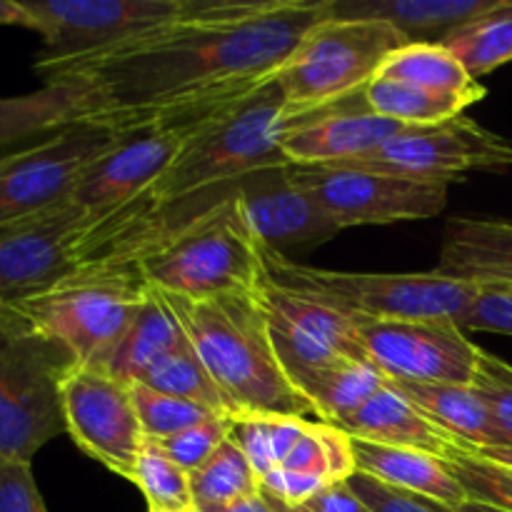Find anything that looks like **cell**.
Listing matches in <instances>:
<instances>
[{
	"instance_id": "4fadbf2b",
	"label": "cell",
	"mask_w": 512,
	"mask_h": 512,
	"mask_svg": "<svg viewBox=\"0 0 512 512\" xmlns=\"http://www.w3.org/2000/svg\"><path fill=\"white\" fill-rule=\"evenodd\" d=\"M360 343L395 383L470 385L480 348L455 320H363Z\"/></svg>"
},
{
	"instance_id": "74e56055",
	"label": "cell",
	"mask_w": 512,
	"mask_h": 512,
	"mask_svg": "<svg viewBox=\"0 0 512 512\" xmlns=\"http://www.w3.org/2000/svg\"><path fill=\"white\" fill-rule=\"evenodd\" d=\"M470 385L488 405L495 428L503 438V448H512V365L480 348Z\"/></svg>"
},
{
	"instance_id": "7dc6e473",
	"label": "cell",
	"mask_w": 512,
	"mask_h": 512,
	"mask_svg": "<svg viewBox=\"0 0 512 512\" xmlns=\"http://www.w3.org/2000/svg\"><path fill=\"white\" fill-rule=\"evenodd\" d=\"M478 455H483V458L495 460V463L508 465V468H512V448H488V450H478Z\"/></svg>"
},
{
	"instance_id": "8d00e7d4",
	"label": "cell",
	"mask_w": 512,
	"mask_h": 512,
	"mask_svg": "<svg viewBox=\"0 0 512 512\" xmlns=\"http://www.w3.org/2000/svg\"><path fill=\"white\" fill-rule=\"evenodd\" d=\"M230 428H233L230 415H213V418L203 420V423L193 425V428L183 430V433L170 435L165 440H155V443L163 448V453L175 465H180L190 475L213 458L215 450L230 438Z\"/></svg>"
},
{
	"instance_id": "d4e9b609",
	"label": "cell",
	"mask_w": 512,
	"mask_h": 512,
	"mask_svg": "<svg viewBox=\"0 0 512 512\" xmlns=\"http://www.w3.org/2000/svg\"><path fill=\"white\" fill-rule=\"evenodd\" d=\"M185 340H188V335L180 328L170 305L165 303L163 293L148 285V293H145L138 315L125 330L120 343L113 348V353L108 355L103 373L130 388V385L140 383V378L148 373L155 360L163 358L165 353L178 348Z\"/></svg>"
},
{
	"instance_id": "ee69618b",
	"label": "cell",
	"mask_w": 512,
	"mask_h": 512,
	"mask_svg": "<svg viewBox=\"0 0 512 512\" xmlns=\"http://www.w3.org/2000/svg\"><path fill=\"white\" fill-rule=\"evenodd\" d=\"M0 25H18V28L35 30L33 15L28 13L25 3H18V0H0Z\"/></svg>"
},
{
	"instance_id": "4316f807",
	"label": "cell",
	"mask_w": 512,
	"mask_h": 512,
	"mask_svg": "<svg viewBox=\"0 0 512 512\" xmlns=\"http://www.w3.org/2000/svg\"><path fill=\"white\" fill-rule=\"evenodd\" d=\"M388 383V375L370 360H343L305 375L295 390L308 400L320 423L338 428Z\"/></svg>"
},
{
	"instance_id": "83f0119b",
	"label": "cell",
	"mask_w": 512,
	"mask_h": 512,
	"mask_svg": "<svg viewBox=\"0 0 512 512\" xmlns=\"http://www.w3.org/2000/svg\"><path fill=\"white\" fill-rule=\"evenodd\" d=\"M378 78L398 80V83L433 90V93L455 95V98L470 100V103H478L488 93L485 85L470 78L458 58L440 43L403 45L385 60Z\"/></svg>"
},
{
	"instance_id": "5bb4252c",
	"label": "cell",
	"mask_w": 512,
	"mask_h": 512,
	"mask_svg": "<svg viewBox=\"0 0 512 512\" xmlns=\"http://www.w3.org/2000/svg\"><path fill=\"white\" fill-rule=\"evenodd\" d=\"M258 303L280 368L293 388L315 370L343 360H368L358 323L340 310L278 288L265 278L258 285Z\"/></svg>"
},
{
	"instance_id": "e575fe53",
	"label": "cell",
	"mask_w": 512,
	"mask_h": 512,
	"mask_svg": "<svg viewBox=\"0 0 512 512\" xmlns=\"http://www.w3.org/2000/svg\"><path fill=\"white\" fill-rule=\"evenodd\" d=\"M128 393L130 400H133L140 428H143V435L148 440H165L170 435H178L183 430L193 428V425L203 423V420L213 418V415H225L215 413L205 405L190 403V400L158 393V390L148 388L143 383L130 385Z\"/></svg>"
},
{
	"instance_id": "c3c4849f",
	"label": "cell",
	"mask_w": 512,
	"mask_h": 512,
	"mask_svg": "<svg viewBox=\"0 0 512 512\" xmlns=\"http://www.w3.org/2000/svg\"><path fill=\"white\" fill-rule=\"evenodd\" d=\"M263 495H265V493H263ZM265 498L270 500V505H273L275 512H295L293 508H288V505H283V503H278V500H275V498H270V495H265Z\"/></svg>"
},
{
	"instance_id": "7402d4cb",
	"label": "cell",
	"mask_w": 512,
	"mask_h": 512,
	"mask_svg": "<svg viewBox=\"0 0 512 512\" xmlns=\"http://www.w3.org/2000/svg\"><path fill=\"white\" fill-rule=\"evenodd\" d=\"M503 0H330L340 20H385L410 43H440L460 25L500 8Z\"/></svg>"
},
{
	"instance_id": "9a60e30c",
	"label": "cell",
	"mask_w": 512,
	"mask_h": 512,
	"mask_svg": "<svg viewBox=\"0 0 512 512\" xmlns=\"http://www.w3.org/2000/svg\"><path fill=\"white\" fill-rule=\"evenodd\" d=\"M60 400L73 443L120 478H133L145 435L128 388L103 370L75 363L60 385Z\"/></svg>"
},
{
	"instance_id": "f1b7e54d",
	"label": "cell",
	"mask_w": 512,
	"mask_h": 512,
	"mask_svg": "<svg viewBox=\"0 0 512 512\" xmlns=\"http://www.w3.org/2000/svg\"><path fill=\"white\" fill-rule=\"evenodd\" d=\"M440 45L458 58L473 80L512 63V3L503 0L493 13L460 25L445 35Z\"/></svg>"
},
{
	"instance_id": "7a4b0ae2",
	"label": "cell",
	"mask_w": 512,
	"mask_h": 512,
	"mask_svg": "<svg viewBox=\"0 0 512 512\" xmlns=\"http://www.w3.org/2000/svg\"><path fill=\"white\" fill-rule=\"evenodd\" d=\"M163 298L203 360L230 418L315 415L280 368L258 293L198 300L163 293Z\"/></svg>"
},
{
	"instance_id": "bcb514c9",
	"label": "cell",
	"mask_w": 512,
	"mask_h": 512,
	"mask_svg": "<svg viewBox=\"0 0 512 512\" xmlns=\"http://www.w3.org/2000/svg\"><path fill=\"white\" fill-rule=\"evenodd\" d=\"M428 503H430V500H428ZM430 505H433V508L438 512H508L503 508H495V505L478 503V500H468V503H463L460 508H443V505H435V503H430Z\"/></svg>"
},
{
	"instance_id": "2e32d148",
	"label": "cell",
	"mask_w": 512,
	"mask_h": 512,
	"mask_svg": "<svg viewBox=\"0 0 512 512\" xmlns=\"http://www.w3.org/2000/svg\"><path fill=\"white\" fill-rule=\"evenodd\" d=\"M205 120L208 118L163 120L118 133V140L85 168L70 203L83 208L85 213H103L145 193L163 178L185 140Z\"/></svg>"
},
{
	"instance_id": "9c48e42d",
	"label": "cell",
	"mask_w": 512,
	"mask_h": 512,
	"mask_svg": "<svg viewBox=\"0 0 512 512\" xmlns=\"http://www.w3.org/2000/svg\"><path fill=\"white\" fill-rule=\"evenodd\" d=\"M340 168L373 170L428 183H455L470 173H500L512 168V143L458 115L438 125L403 128L380 148L340 163Z\"/></svg>"
},
{
	"instance_id": "ffe728a7",
	"label": "cell",
	"mask_w": 512,
	"mask_h": 512,
	"mask_svg": "<svg viewBox=\"0 0 512 512\" xmlns=\"http://www.w3.org/2000/svg\"><path fill=\"white\" fill-rule=\"evenodd\" d=\"M350 438L390 445V448L420 450V453L448 458L455 450H470L468 445L450 438L428 415L420 413L393 383L373 395L360 410L338 425Z\"/></svg>"
},
{
	"instance_id": "681fc988",
	"label": "cell",
	"mask_w": 512,
	"mask_h": 512,
	"mask_svg": "<svg viewBox=\"0 0 512 512\" xmlns=\"http://www.w3.org/2000/svg\"><path fill=\"white\" fill-rule=\"evenodd\" d=\"M495 290H505V293H512V288H495Z\"/></svg>"
},
{
	"instance_id": "ac0fdd59",
	"label": "cell",
	"mask_w": 512,
	"mask_h": 512,
	"mask_svg": "<svg viewBox=\"0 0 512 512\" xmlns=\"http://www.w3.org/2000/svg\"><path fill=\"white\" fill-rule=\"evenodd\" d=\"M235 195L255 238L280 255L320 245L340 233L313 195L295 180L293 165H273L238 180Z\"/></svg>"
},
{
	"instance_id": "d6986e66",
	"label": "cell",
	"mask_w": 512,
	"mask_h": 512,
	"mask_svg": "<svg viewBox=\"0 0 512 512\" xmlns=\"http://www.w3.org/2000/svg\"><path fill=\"white\" fill-rule=\"evenodd\" d=\"M405 125L373 113L365 93L330 108L285 120L280 150L290 165H340L380 148Z\"/></svg>"
},
{
	"instance_id": "8fae6325",
	"label": "cell",
	"mask_w": 512,
	"mask_h": 512,
	"mask_svg": "<svg viewBox=\"0 0 512 512\" xmlns=\"http://www.w3.org/2000/svg\"><path fill=\"white\" fill-rule=\"evenodd\" d=\"M118 140L95 123H75L0 155V223L45 213L73 200L85 168Z\"/></svg>"
},
{
	"instance_id": "4dcf8cb0",
	"label": "cell",
	"mask_w": 512,
	"mask_h": 512,
	"mask_svg": "<svg viewBox=\"0 0 512 512\" xmlns=\"http://www.w3.org/2000/svg\"><path fill=\"white\" fill-rule=\"evenodd\" d=\"M188 478L195 512L225 508V505L248 498L260 490V478L250 465L248 455L230 438L215 450L213 458L203 468L190 473Z\"/></svg>"
},
{
	"instance_id": "836d02e7",
	"label": "cell",
	"mask_w": 512,
	"mask_h": 512,
	"mask_svg": "<svg viewBox=\"0 0 512 512\" xmlns=\"http://www.w3.org/2000/svg\"><path fill=\"white\" fill-rule=\"evenodd\" d=\"M130 483L148 500V512H193L190 478L163 453L155 440L145 438Z\"/></svg>"
},
{
	"instance_id": "3957f363",
	"label": "cell",
	"mask_w": 512,
	"mask_h": 512,
	"mask_svg": "<svg viewBox=\"0 0 512 512\" xmlns=\"http://www.w3.org/2000/svg\"><path fill=\"white\" fill-rule=\"evenodd\" d=\"M283 130L285 98L273 78L205 120L185 140L163 178L150 185V193L173 205L228 188L263 168L290 165L280 150Z\"/></svg>"
},
{
	"instance_id": "44dd1931",
	"label": "cell",
	"mask_w": 512,
	"mask_h": 512,
	"mask_svg": "<svg viewBox=\"0 0 512 512\" xmlns=\"http://www.w3.org/2000/svg\"><path fill=\"white\" fill-rule=\"evenodd\" d=\"M435 270L478 288H512V223L453 218L445 225Z\"/></svg>"
},
{
	"instance_id": "cb8c5ba5",
	"label": "cell",
	"mask_w": 512,
	"mask_h": 512,
	"mask_svg": "<svg viewBox=\"0 0 512 512\" xmlns=\"http://www.w3.org/2000/svg\"><path fill=\"white\" fill-rule=\"evenodd\" d=\"M415 408L428 415L440 430L468 445L470 453L488 448H503L498 428L493 423L488 405L473 385L455 383H395L390 380Z\"/></svg>"
},
{
	"instance_id": "b9f144b4",
	"label": "cell",
	"mask_w": 512,
	"mask_h": 512,
	"mask_svg": "<svg viewBox=\"0 0 512 512\" xmlns=\"http://www.w3.org/2000/svg\"><path fill=\"white\" fill-rule=\"evenodd\" d=\"M330 480L320 478V475L310 473H295V470H270L260 478V490L270 498H275L278 503L288 505V508H300V505L310 503L315 495L323 493L325 488H330Z\"/></svg>"
},
{
	"instance_id": "6da1fadb",
	"label": "cell",
	"mask_w": 512,
	"mask_h": 512,
	"mask_svg": "<svg viewBox=\"0 0 512 512\" xmlns=\"http://www.w3.org/2000/svg\"><path fill=\"white\" fill-rule=\"evenodd\" d=\"M328 8L330 0H193L163 28L35 73L73 88L83 123L113 133L215 115L273 80Z\"/></svg>"
},
{
	"instance_id": "5b68a950",
	"label": "cell",
	"mask_w": 512,
	"mask_h": 512,
	"mask_svg": "<svg viewBox=\"0 0 512 512\" xmlns=\"http://www.w3.org/2000/svg\"><path fill=\"white\" fill-rule=\"evenodd\" d=\"M263 278L278 288L323 303L363 320H458L468 310L478 285L430 273H348L310 268L260 243Z\"/></svg>"
},
{
	"instance_id": "52a82bcc",
	"label": "cell",
	"mask_w": 512,
	"mask_h": 512,
	"mask_svg": "<svg viewBox=\"0 0 512 512\" xmlns=\"http://www.w3.org/2000/svg\"><path fill=\"white\" fill-rule=\"evenodd\" d=\"M148 283L138 268L85 265L43 293L15 305L43 333L63 343L75 363L103 370L143 305Z\"/></svg>"
},
{
	"instance_id": "e0dca14e",
	"label": "cell",
	"mask_w": 512,
	"mask_h": 512,
	"mask_svg": "<svg viewBox=\"0 0 512 512\" xmlns=\"http://www.w3.org/2000/svg\"><path fill=\"white\" fill-rule=\"evenodd\" d=\"M93 213L75 203L0 223V305L20 303L75 270V248Z\"/></svg>"
},
{
	"instance_id": "7bdbcfd3",
	"label": "cell",
	"mask_w": 512,
	"mask_h": 512,
	"mask_svg": "<svg viewBox=\"0 0 512 512\" xmlns=\"http://www.w3.org/2000/svg\"><path fill=\"white\" fill-rule=\"evenodd\" d=\"M295 512H373L353 490L348 488V483H335L330 488H325L323 493L315 495L310 503L293 508Z\"/></svg>"
},
{
	"instance_id": "7c38bea8",
	"label": "cell",
	"mask_w": 512,
	"mask_h": 512,
	"mask_svg": "<svg viewBox=\"0 0 512 512\" xmlns=\"http://www.w3.org/2000/svg\"><path fill=\"white\" fill-rule=\"evenodd\" d=\"M295 180L340 230L435 218L448 205V185L408 180L340 165H293Z\"/></svg>"
},
{
	"instance_id": "30bf717a",
	"label": "cell",
	"mask_w": 512,
	"mask_h": 512,
	"mask_svg": "<svg viewBox=\"0 0 512 512\" xmlns=\"http://www.w3.org/2000/svg\"><path fill=\"white\" fill-rule=\"evenodd\" d=\"M193 0H25L43 50L35 70L100 53L183 18Z\"/></svg>"
},
{
	"instance_id": "60d3db41",
	"label": "cell",
	"mask_w": 512,
	"mask_h": 512,
	"mask_svg": "<svg viewBox=\"0 0 512 512\" xmlns=\"http://www.w3.org/2000/svg\"><path fill=\"white\" fill-rule=\"evenodd\" d=\"M345 483L373 512H438L428 500L390 488V485H383L380 480L358 473V470Z\"/></svg>"
},
{
	"instance_id": "277c9868",
	"label": "cell",
	"mask_w": 512,
	"mask_h": 512,
	"mask_svg": "<svg viewBox=\"0 0 512 512\" xmlns=\"http://www.w3.org/2000/svg\"><path fill=\"white\" fill-rule=\"evenodd\" d=\"M138 273L150 288L183 298L258 293L260 240L235 190L170 230L138 260Z\"/></svg>"
},
{
	"instance_id": "8992f818",
	"label": "cell",
	"mask_w": 512,
	"mask_h": 512,
	"mask_svg": "<svg viewBox=\"0 0 512 512\" xmlns=\"http://www.w3.org/2000/svg\"><path fill=\"white\" fill-rule=\"evenodd\" d=\"M73 353L30 323L15 305H0V455L33 460L65 433L60 385Z\"/></svg>"
},
{
	"instance_id": "f546056e",
	"label": "cell",
	"mask_w": 512,
	"mask_h": 512,
	"mask_svg": "<svg viewBox=\"0 0 512 512\" xmlns=\"http://www.w3.org/2000/svg\"><path fill=\"white\" fill-rule=\"evenodd\" d=\"M365 105L373 113L395 120L405 128H425V125H438L458 118L473 103L455 98V95L433 93V90L398 83V80L375 78L365 88Z\"/></svg>"
},
{
	"instance_id": "f35d334b",
	"label": "cell",
	"mask_w": 512,
	"mask_h": 512,
	"mask_svg": "<svg viewBox=\"0 0 512 512\" xmlns=\"http://www.w3.org/2000/svg\"><path fill=\"white\" fill-rule=\"evenodd\" d=\"M0 512H48L28 460L0 455Z\"/></svg>"
},
{
	"instance_id": "f907efd6",
	"label": "cell",
	"mask_w": 512,
	"mask_h": 512,
	"mask_svg": "<svg viewBox=\"0 0 512 512\" xmlns=\"http://www.w3.org/2000/svg\"><path fill=\"white\" fill-rule=\"evenodd\" d=\"M193 512H195V510H193Z\"/></svg>"
},
{
	"instance_id": "d6a6232c",
	"label": "cell",
	"mask_w": 512,
	"mask_h": 512,
	"mask_svg": "<svg viewBox=\"0 0 512 512\" xmlns=\"http://www.w3.org/2000/svg\"><path fill=\"white\" fill-rule=\"evenodd\" d=\"M305 425H308L305 418H275V415L238 418L230 428V440L248 455L258 478H263L265 473L283 465L303 435Z\"/></svg>"
},
{
	"instance_id": "603a6c76",
	"label": "cell",
	"mask_w": 512,
	"mask_h": 512,
	"mask_svg": "<svg viewBox=\"0 0 512 512\" xmlns=\"http://www.w3.org/2000/svg\"><path fill=\"white\" fill-rule=\"evenodd\" d=\"M350 448H353L355 470L380 480L383 485L430 500L443 508H460L470 500L443 458L360 438H350Z\"/></svg>"
},
{
	"instance_id": "f6af8a7d",
	"label": "cell",
	"mask_w": 512,
	"mask_h": 512,
	"mask_svg": "<svg viewBox=\"0 0 512 512\" xmlns=\"http://www.w3.org/2000/svg\"><path fill=\"white\" fill-rule=\"evenodd\" d=\"M210 512H275L273 505H270V500L265 498L263 490H258L255 495H248V498H240L235 500V503L225 505V508H218V510H210Z\"/></svg>"
},
{
	"instance_id": "ba28073f",
	"label": "cell",
	"mask_w": 512,
	"mask_h": 512,
	"mask_svg": "<svg viewBox=\"0 0 512 512\" xmlns=\"http://www.w3.org/2000/svg\"><path fill=\"white\" fill-rule=\"evenodd\" d=\"M408 43L385 20H340L330 15L320 20L275 75L285 98V120L365 93L385 60Z\"/></svg>"
},
{
	"instance_id": "484cf974",
	"label": "cell",
	"mask_w": 512,
	"mask_h": 512,
	"mask_svg": "<svg viewBox=\"0 0 512 512\" xmlns=\"http://www.w3.org/2000/svg\"><path fill=\"white\" fill-rule=\"evenodd\" d=\"M85 105L73 88L45 83L35 93L0 98V155L83 123Z\"/></svg>"
},
{
	"instance_id": "ab89813d",
	"label": "cell",
	"mask_w": 512,
	"mask_h": 512,
	"mask_svg": "<svg viewBox=\"0 0 512 512\" xmlns=\"http://www.w3.org/2000/svg\"><path fill=\"white\" fill-rule=\"evenodd\" d=\"M455 323L460 330H480V333L512 335V293L495 288H480L473 303Z\"/></svg>"
},
{
	"instance_id": "1f68e13d",
	"label": "cell",
	"mask_w": 512,
	"mask_h": 512,
	"mask_svg": "<svg viewBox=\"0 0 512 512\" xmlns=\"http://www.w3.org/2000/svg\"><path fill=\"white\" fill-rule=\"evenodd\" d=\"M140 383L158 390V393L205 405V408L215 410V413H225L218 388H215L213 378L205 370L203 360L198 358L190 340H185L178 348H173L163 358L155 360L148 368V373L140 378Z\"/></svg>"
},
{
	"instance_id": "d590c367",
	"label": "cell",
	"mask_w": 512,
	"mask_h": 512,
	"mask_svg": "<svg viewBox=\"0 0 512 512\" xmlns=\"http://www.w3.org/2000/svg\"><path fill=\"white\" fill-rule=\"evenodd\" d=\"M450 473L465 488L470 500L512 512V468L470 450H455L445 458Z\"/></svg>"
}]
</instances>
